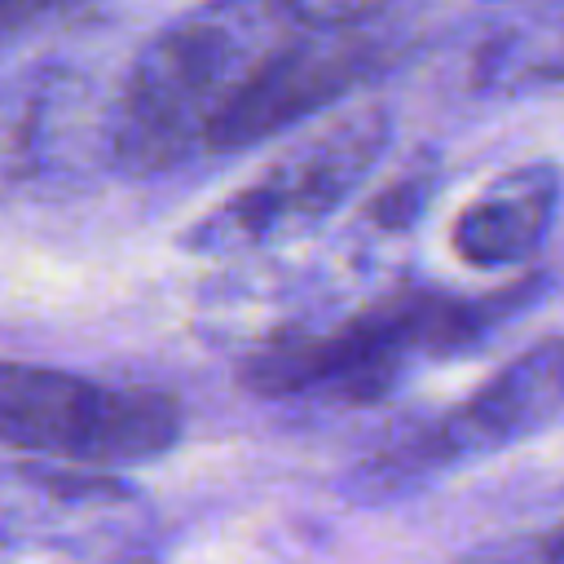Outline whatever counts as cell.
<instances>
[{
    "mask_svg": "<svg viewBox=\"0 0 564 564\" xmlns=\"http://www.w3.org/2000/svg\"><path fill=\"white\" fill-rule=\"evenodd\" d=\"M401 48L405 40L388 26V18L348 26H295L256 66V75L229 101V110L212 123L203 154H242L264 145L282 128H295L330 110L357 84L383 75L401 57Z\"/></svg>",
    "mask_w": 564,
    "mask_h": 564,
    "instance_id": "7",
    "label": "cell"
},
{
    "mask_svg": "<svg viewBox=\"0 0 564 564\" xmlns=\"http://www.w3.org/2000/svg\"><path fill=\"white\" fill-rule=\"evenodd\" d=\"M84 4H97V0H0V53H9L22 40H31L48 22L70 18Z\"/></svg>",
    "mask_w": 564,
    "mask_h": 564,
    "instance_id": "10",
    "label": "cell"
},
{
    "mask_svg": "<svg viewBox=\"0 0 564 564\" xmlns=\"http://www.w3.org/2000/svg\"><path fill=\"white\" fill-rule=\"evenodd\" d=\"M560 220V163L529 159L498 172L454 216L449 247L471 269H520L533 264Z\"/></svg>",
    "mask_w": 564,
    "mask_h": 564,
    "instance_id": "8",
    "label": "cell"
},
{
    "mask_svg": "<svg viewBox=\"0 0 564 564\" xmlns=\"http://www.w3.org/2000/svg\"><path fill=\"white\" fill-rule=\"evenodd\" d=\"M0 441L84 471L141 467L181 441V401L159 388L0 357Z\"/></svg>",
    "mask_w": 564,
    "mask_h": 564,
    "instance_id": "5",
    "label": "cell"
},
{
    "mask_svg": "<svg viewBox=\"0 0 564 564\" xmlns=\"http://www.w3.org/2000/svg\"><path fill=\"white\" fill-rule=\"evenodd\" d=\"M291 13L308 26H348V22H375L388 18L405 0H286Z\"/></svg>",
    "mask_w": 564,
    "mask_h": 564,
    "instance_id": "11",
    "label": "cell"
},
{
    "mask_svg": "<svg viewBox=\"0 0 564 564\" xmlns=\"http://www.w3.org/2000/svg\"><path fill=\"white\" fill-rule=\"evenodd\" d=\"M560 414H564V344L560 335H542L533 348L511 357L494 379H485L458 405L370 449L348 471V498L357 502L410 498L449 471H463L480 458H494L520 441L551 432Z\"/></svg>",
    "mask_w": 564,
    "mask_h": 564,
    "instance_id": "4",
    "label": "cell"
},
{
    "mask_svg": "<svg viewBox=\"0 0 564 564\" xmlns=\"http://www.w3.org/2000/svg\"><path fill=\"white\" fill-rule=\"evenodd\" d=\"M392 145L388 106H361L339 115L322 132L291 145L278 163L256 172L229 198L194 216L181 234V251L203 260H234L286 247L330 216H339L352 194L375 176Z\"/></svg>",
    "mask_w": 564,
    "mask_h": 564,
    "instance_id": "3",
    "label": "cell"
},
{
    "mask_svg": "<svg viewBox=\"0 0 564 564\" xmlns=\"http://www.w3.org/2000/svg\"><path fill=\"white\" fill-rule=\"evenodd\" d=\"M555 291V273L538 269L485 295L392 291L322 326H286L242 361V388L264 401H335L366 405L397 392L414 366L467 357L502 326L538 308Z\"/></svg>",
    "mask_w": 564,
    "mask_h": 564,
    "instance_id": "1",
    "label": "cell"
},
{
    "mask_svg": "<svg viewBox=\"0 0 564 564\" xmlns=\"http://www.w3.org/2000/svg\"><path fill=\"white\" fill-rule=\"evenodd\" d=\"M304 26L286 0H198L132 57L110 110L106 150L128 176H154L203 150L212 123L256 66Z\"/></svg>",
    "mask_w": 564,
    "mask_h": 564,
    "instance_id": "2",
    "label": "cell"
},
{
    "mask_svg": "<svg viewBox=\"0 0 564 564\" xmlns=\"http://www.w3.org/2000/svg\"><path fill=\"white\" fill-rule=\"evenodd\" d=\"M154 524L145 498L110 471L0 463V555L57 564H145Z\"/></svg>",
    "mask_w": 564,
    "mask_h": 564,
    "instance_id": "6",
    "label": "cell"
},
{
    "mask_svg": "<svg viewBox=\"0 0 564 564\" xmlns=\"http://www.w3.org/2000/svg\"><path fill=\"white\" fill-rule=\"evenodd\" d=\"M84 88L66 66H31L0 84V203L31 194L70 159Z\"/></svg>",
    "mask_w": 564,
    "mask_h": 564,
    "instance_id": "9",
    "label": "cell"
}]
</instances>
